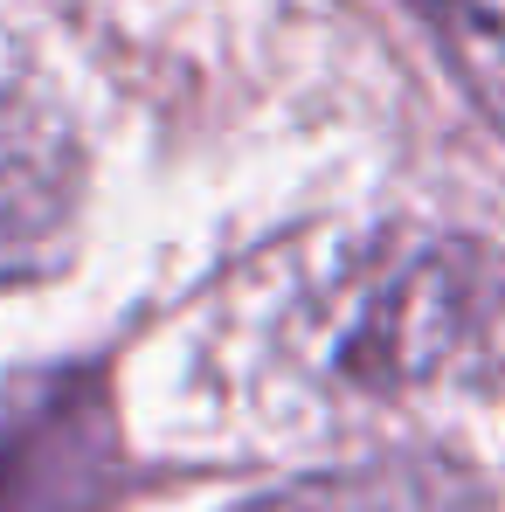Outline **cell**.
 <instances>
[{"mask_svg":"<svg viewBox=\"0 0 505 512\" xmlns=\"http://www.w3.org/2000/svg\"><path fill=\"white\" fill-rule=\"evenodd\" d=\"M236 512H492V499L464 464L402 450V457H367V464L291 478L277 492L243 499Z\"/></svg>","mask_w":505,"mask_h":512,"instance_id":"obj_3","label":"cell"},{"mask_svg":"<svg viewBox=\"0 0 505 512\" xmlns=\"http://www.w3.org/2000/svg\"><path fill=\"white\" fill-rule=\"evenodd\" d=\"M77 215V146L49 104L0 84V284L56 263Z\"/></svg>","mask_w":505,"mask_h":512,"instance_id":"obj_2","label":"cell"},{"mask_svg":"<svg viewBox=\"0 0 505 512\" xmlns=\"http://www.w3.org/2000/svg\"><path fill=\"white\" fill-rule=\"evenodd\" d=\"M492 84L505 90V28H492Z\"/></svg>","mask_w":505,"mask_h":512,"instance_id":"obj_4","label":"cell"},{"mask_svg":"<svg viewBox=\"0 0 505 512\" xmlns=\"http://www.w3.org/2000/svg\"><path fill=\"white\" fill-rule=\"evenodd\" d=\"M118 429L90 374H49L0 416V512H90L111 485Z\"/></svg>","mask_w":505,"mask_h":512,"instance_id":"obj_1","label":"cell"}]
</instances>
